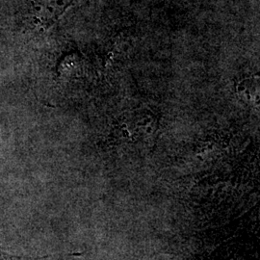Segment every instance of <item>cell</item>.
Segmentation results:
<instances>
[{"label": "cell", "mask_w": 260, "mask_h": 260, "mask_svg": "<svg viewBox=\"0 0 260 260\" xmlns=\"http://www.w3.org/2000/svg\"><path fill=\"white\" fill-rule=\"evenodd\" d=\"M80 0H30V15L36 26L47 30Z\"/></svg>", "instance_id": "6da1fadb"}, {"label": "cell", "mask_w": 260, "mask_h": 260, "mask_svg": "<svg viewBox=\"0 0 260 260\" xmlns=\"http://www.w3.org/2000/svg\"><path fill=\"white\" fill-rule=\"evenodd\" d=\"M48 256H44V257H26V256H22V255H17V254H11L8 253L7 251H1L0 250V260H38L43 259V258H47Z\"/></svg>", "instance_id": "7a4b0ae2"}]
</instances>
